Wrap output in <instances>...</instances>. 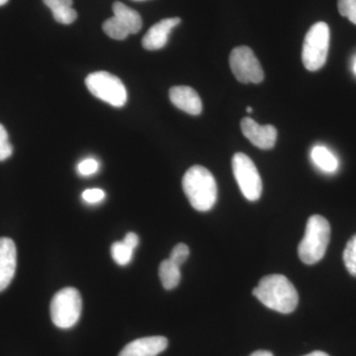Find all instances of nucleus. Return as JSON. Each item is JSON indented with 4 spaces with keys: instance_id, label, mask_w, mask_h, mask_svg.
Returning a JSON list of instances; mask_svg holds the SVG:
<instances>
[{
    "instance_id": "4be33fe9",
    "label": "nucleus",
    "mask_w": 356,
    "mask_h": 356,
    "mask_svg": "<svg viewBox=\"0 0 356 356\" xmlns=\"http://www.w3.org/2000/svg\"><path fill=\"white\" fill-rule=\"evenodd\" d=\"M339 13L356 25V0H339Z\"/></svg>"
},
{
    "instance_id": "7c9ffc66",
    "label": "nucleus",
    "mask_w": 356,
    "mask_h": 356,
    "mask_svg": "<svg viewBox=\"0 0 356 356\" xmlns=\"http://www.w3.org/2000/svg\"><path fill=\"white\" fill-rule=\"evenodd\" d=\"M353 70H355V72L356 74V60L355 62V65H353Z\"/></svg>"
},
{
    "instance_id": "cd10ccee",
    "label": "nucleus",
    "mask_w": 356,
    "mask_h": 356,
    "mask_svg": "<svg viewBox=\"0 0 356 356\" xmlns=\"http://www.w3.org/2000/svg\"><path fill=\"white\" fill-rule=\"evenodd\" d=\"M304 356H330L327 353H324V351L316 350L313 351V353H309V355H306Z\"/></svg>"
},
{
    "instance_id": "6ab92c4d",
    "label": "nucleus",
    "mask_w": 356,
    "mask_h": 356,
    "mask_svg": "<svg viewBox=\"0 0 356 356\" xmlns=\"http://www.w3.org/2000/svg\"><path fill=\"white\" fill-rule=\"evenodd\" d=\"M102 28L105 34L114 40H125L130 35L128 30L119 22V20L115 16L105 21L103 23Z\"/></svg>"
},
{
    "instance_id": "5701e85b",
    "label": "nucleus",
    "mask_w": 356,
    "mask_h": 356,
    "mask_svg": "<svg viewBox=\"0 0 356 356\" xmlns=\"http://www.w3.org/2000/svg\"><path fill=\"white\" fill-rule=\"evenodd\" d=\"M189 254H191L189 248L185 243H178V245L173 248L170 259L173 264L180 267L187 261Z\"/></svg>"
},
{
    "instance_id": "393cba45",
    "label": "nucleus",
    "mask_w": 356,
    "mask_h": 356,
    "mask_svg": "<svg viewBox=\"0 0 356 356\" xmlns=\"http://www.w3.org/2000/svg\"><path fill=\"white\" fill-rule=\"evenodd\" d=\"M104 197V191L99 188L86 189L83 193V200L89 204L100 202Z\"/></svg>"
},
{
    "instance_id": "0eeeda50",
    "label": "nucleus",
    "mask_w": 356,
    "mask_h": 356,
    "mask_svg": "<svg viewBox=\"0 0 356 356\" xmlns=\"http://www.w3.org/2000/svg\"><path fill=\"white\" fill-rule=\"evenodd\" d=\"M234 175L241 191L250 201H257L262 193V181L259 170L247 154L236 153L232 159Z\"/></svg>"
},
{
    "instance_id": "a878e982",
    "label": "nucleus",
    "mask_w": 356,
    "mask_h": 356,
    "mask_svg": "<svg viewBox=\"0 0 356 356\" xmlns=\"http://www.w3.org/2000/svg\"><path fill=\"white\" fill-rule=\"evenodd\" d=\"M123 242L124 243H126L129 248L135 250V248L138 247V245H139V236L136 235L135 233H132V232H131V233H128L125 238H124Z\"/></svg>"
},
{
    "instance_id": "aec40b11",
    "label": "nucleus",
    "mask_w": 356,
    "mask_h": 356,
    "mask_svg": "<svg viewBox=\"0 0 356 356\" xmlns=\"http://www.w3.org/2000/svg\"><path fill=\"white\" fill-rule=\"evenodd\" d=\"M343 262L348 273L356 277V235L346 243L343 252Z\"/></svg>"
},
{
    "instance_id": "f03ea898",
    "label": "nucleus",
    "mask_w": 356,
    "mask_h": 356,
    "mask_svg": "<svg viewBox=\"0 0 356 356\" xmlns=\"http://www.w3.org/2000/svg\"><path fill=\"white\" fill-rule=\"evenodd\" d=\"M185 195L194 209L207 212L217 200L216 180L202 165H193L185 172L182 179Z\"/></svg>"
},
{
    "instance_id": "b1692460",
    "label": "nucleus",
    "mask_w": 356,
    "mask_h": 356,
    "mask_svg": "<svg viewBox=\"0 0 356 356\" xmlns=\"http://www.w3.org/2000/svg\"><path fill=\"white\" fill-rule=\"evenodd\" d=\"M99 168V163L95 159H84L77 166V170H79V175H83V177H88V175H93L98 170Z\"/></svg>"
},
{
    "instance_id": "423d86ee",
    "label": "nucleus",
    "mask_w": 356,
    "mask_h": 356,
    "mask_svg": "<svg viewBox=\"0 0 356 356\" xmlns=\"http://www.w3.org/2000/svg\"><path fill=\"white\" fill-rule=\"evenodd\" d=\"M88 90L102 102L114 107H123L127 102V89L121 79L107 72H96L86 79Z\"/></svg>"
},
{
    "instance_id": "bb28decb",
    "label": "nucleus",
    "mask_w": 356,
    "mask_h": 356,
    "mask_svg": "<svg viewBox=\"0 0 356 356\" xmlns=\"http://www.w3.org/2000/svg\"><path fill=\"white\" fill-rule=\"evenodd\" d=\"M250 356H273V353L268 350H257L254 351V353Z\"/></svg>"
},
{
    "instance_id": "7ed1b4c3",
    "label": "nucleus",
    "mask_w": 356,
    "mask_h": 356,
    "mask_svg": "<svg viewBox=\"0 0 356 356\" xmlns=\"http://www.w3.org/2000/svg\"><path fill=\"white\" fill-rule=\"evenodd\" d=\"M331 238V226L327 220L314 215L307 222L305 235L300 243V259L306 264H315L324 257Z\"/></svg>"
},
{
    "instance_id": "ddd939ff",
    "label": "nucleus",
    "mask_w": 356,
    "mask_h": 356,
    "mask_svg": "<svg viewBox=\"0 0 356 356\" xmlns=\"http://www.w3.org/2000/svg\"><path fill=\"white\" fill-rule=\"evenodd\" d=\"M170 102L178 109L191 115H199L202 112V102L198 93L189 86H173L170 90Z\"/></svg>"
},
{
    "instance_id": "9b49d317",
    "label": "nucleus",
    "mask_w": 356,
    "mask_h": 356,
    "mask_svg": "<svg viewBox=\"0 0 356 356\" xmlns=\"http://www.w3.org/2000/svg\"><path fill=\"white\" fill-rule=\"evenodd\" d=\"M168 339L165 337H147L128 343L118 356H156L166 350Z\"/></svg>"
},
{
    "instance_id": "a211bd4d",
    "label": "nucleus",
    "mask_w": 356,
    "mask_h": 356,
    "mask_svg": "<svg viewBox=\"0 0 356 356\" xmlns=\"http://www.w3.org/2000/svg\"><path fill=\"white\" fill-rule=\"evenodd\" d=\"M134 250L122 242L114 243L111 245V255L115 262L119 266H125L130 264L133 259Z\"/></svg>"
},
{
    "instance_id": "6e6552de",
    "label": "nucleus",
    "mask_w": 356,
    "mask_h": 356,
    "mask_svg": "<svg viewBox=\"0 0 356 356\" xmlns=\"http://www.w3.org/2000/svg\"><path fill=\"white\" fill-rule=\"evenodd\" d=\"M229 67L234 76L242 83H259L264 74L261 63L252 49L247 46L236 47L229 55Z\"/></svg>"
},
{
    "instance_id": "c85d7f7f",
    "label": "nucleus",
    "mask_w": 356,
    "mask_h": 356,
    "mask_svg": "<svg viewBox=\"0 0 356 356\" xmlns=\"http://www.w3.org/2000/svg\"><path fill=\"white\" fill-rule=\"evenodd\" d=\"M8 2V0H0V6H4Z\"/></svg>"
},
{
    "instance_id": "c756f323",
    "label": "nucleus",
    "mask_w": 356,
    "mask_h": 356,
    "mask_svg": "<svg viewBox=\"0 0 356 356\" xmlns=\"http://www.w3.org/2000/svg\"><path fill=\"white\" fill-rule=\"evenodd\" d=\"M247 112H248V113H252V107H248Z\"/></svg>"
},
{
    "instance_id": "f257e3e1",
    "label": "nucleus",
    "mask_w": 356,
    "mask_h": 356,
    "mask_svg": "<svg viewBox=\"0 0 356 356\" xmlns=\"http://www.w3.org/2000/svg\"><path fill=\"white\" fill-rule=\"evenodd\" d=\"M252 294L267 308L282 314L292 313L298 305L296 288L287 277L280 274L264 276Z\"/></svg>"
},
{
    "instance_id": "412c9836",
    "label": "nucleus",
    "mask_w": 356,
    "mask_h": 356,
    "mask_svg": "<svg viewBox=\"0 0 356 356\" xmlns=\"http://www.w3.org/2000/svg\"><path fill=\"white\" fill-rule=\"evenodd\" d=\"M13 154V147L9 142L8 133L4 126L0 124V161H6Z\"/></svg>"
},
{
    "instance_id": "20e7f679",
    "label": "nucleus",
    "mask_w": 356,
    "mask_h": 356,
    "mask_svg": "<svg viewBox=\"0 0 356 356\" xmlns=\"http://www.w3.org/2000/svg\"><path fill=\"white\" fill-rule=\"evenodd\" d=\"M83 309L81 293L67 287L54 295L51 302V318L60 329H70L79 322Z\"/></svg>"
},
{
    "instance_id": "2f4dec72",
    "label": "nucleus",
    "mask_w": 356,
    "mask_h": 356,
    "mask_svg": "<svg viewBox=\"0 0 356 356\" xmlns=\"http://www.w3.org/2000/svg\"><path fill=\"white\" fill-rule=\"evenodd\" d=\"M135 1H144V0H135Z\"/></svg>"
},
{
    "instance_id": "f3484780",
    "label": "nucleus",
    "mask_w": 356,
    "mask_h": 356,
    "mask_svg": "<svg viewBox=\"0 0 356 356\" xmlns=\"http://www.w3.org/2000/svg\"><path fill=\"white\" fill-rule=\"evenodd\" d=\"M311 156L318 168H320L324 172H336L337 166H339V161H337L336 156L327 147L322 146L314 147L312 149Z\"/></svg>"
},
{
    "instance_id": "9d476101",
    "label": "nucleus",
    "mask_w": 356,
    "mask_h": 356,
    "mask_svg": "<svg viewBox=\"0 0 356 356\" xmlns=\"http://www.w3.org/2000/svg\"><path fill=\"white\" fill-rule=\"evenodd\" d=\"M17 266L15 243L9 238H0V292L4 291L13 281Z\"/></svg>"
},
{
    "instance_id": "39448f33",
    "label": "nucleus",
    "mask_w": 356,
    "mask_h": 356,
    "mask_svg": "<svg viewBox=\"0 0 356 356\" xmlns=\"http://www.w3.org/2000/svg\"><path fill=\"white\" fill-rule=\"evenodd\" d=\"M330 47V28L327 23L314 24L306 34L302 51L304 67L310 72L322 69L327 60Z\"/></svg>"
},
{
    "instance_id": "f8f14e48",
    "label": "nucleus",
    "mask_w": 356,
    "mask_h": 356,
    "mask_svg": "<svg viewBox=\"0 0 356 356\" xmlns=\"http://www.w3.org/2000/svg\"><path fill=\"white\" fill-rule=\"evenodd\" d=\"M181 19L178 17L166 18L156 23L149 28L143 38L142 44L146 50L156 51L163 48L168 41V36L175 26L179 24Z\"/></svg>"
},
{
    "instance_id": "2eb2a0df",
    "label": "nucleus",
    "mask_w": 356,
    "mask_h": 356,
    "mask_svg": "<svg viewBox=\"0 0 356 356\" xmlns=\"http://www.w3.org/2000/svg\"><path fill=\"white\" fill-rule=\"evenodd\" d=\"M53 13L54 19L60 24L69 25L76 21V11L72 8V0H43Z\"/></svg>"
},
{
    "instance_id": "dca6fc26",
    "label": "nucleus",
    "mask_w": 356,
    "mask_h": 356,
    "mask_svg": "<svg viewBox=\"0 0 356 356\" xmlns=\"http://www.w3.org/2000/svg\"><path fill=\"white\" fill-rule=\"evenodd\" d=\"M180 267L173 264L170 259L161 262L159 266V274L163 286L166 290H172L179 284L181 280Z\"/></svg>"
},
{
    "instance_id": "1a4fd4ad",
    "label": "nucleus",
    "mask_w": 356,
    "mask_h": 356,
    "mask_svg": "<svg viewBox=\"0 0 356 356\" xmlns=\"http://www.w3.org/2000/svg\"><path fill=\"white\" fill-rule=\"evenodd\" d=\"M243 136L254 146L262 149H270L275 146L277 130L273 125H259L252 118H243L241 122Z\"/></svg>"
},
{
    "instance_id": "4468645a",
    "label": "nucleus",
    "mask_w": 356,
    "mask_h": 356,
    "mask_svg": "<svg viewBox=\"0 0 356 356\" xmlns=\"http://www.w3.org/2000/svg\"><path fill=\"white\" fill-rule=\"evenodd\" d=\"M112 8L115 17L128 30L129 34H137L142 29V17L137 11L120 1L114 2Z\"/></svg>"
}]
</instances>
